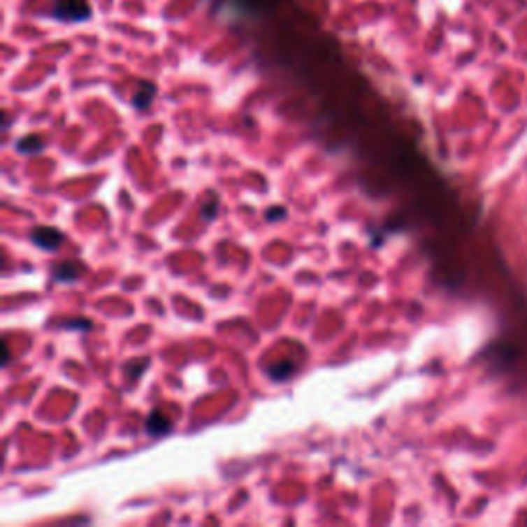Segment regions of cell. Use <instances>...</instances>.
Here are the masks:
<instances>
[{
    "label": "cell",
    "mask_w": 527,
    "mask_h": 527,
    "mask_svg": "<svg viewBox=\"0 0 527 527\" xmlns=\"http://www.w3.org/2000/svg\"><path fill=\"white\" fill-rule=\"evenodd\" d=\"M50 17L62 23H85L93 17L89 0H52Z\"/></svg>",
    "instance_id": "1"
},
{
    "label": "cell",
    "mask_w": 527,
    "mask_h": 527,
    "mask_svg": "<svg viewBox=\"0 0 527 527\" xmlns=\"http://www.w3.org/2000/svg\"><path fill=\"white\" fill-rule=\"evenodd\" d=\"M31 241L45 250V252H54L60 247V243L64 241V235L58 231V229H52V226H38L31 235Z\"/></svg>",
    "instance_id": "2"
},
{
    "label": "cell",
    "mask_w": 527,
    "mask_h": 527,
    "mask_svg": "<svg viewBox=\"0 0 527 527\" xmlns=\"http://www.w3.org/2000/svg\"><path fill=\"white\" fill-rule=\"evenodd\" d=\"M80 274H82V268L75 262L60 264L54 268V280H58V282H73Z\"/></svg>",
    "instance_id": "3"
},
{
    "label": "cell",
    "mask_w": 527,
    "mask_h": 527,
    "mask_svg": "<svg viewBox=\"0 0 527 527\" xmlns=\"http://www.w3.org/2000/svg\"><path fill=\"white\" fill-rule=\"evenodd\" d=\"M154 85L152 82H140V87H138V91L134 93V97H132V103H134V108H138V110H145V108H149L152 101V97H154Z\"/></svg>",
    "instance_id": "4"
},
{
    "label": "cell",
    "mask_w": 527,
    "mask_h": 527,
    "mask_svg": "<svg viewBox=\"0 0 527 527\" xmlns=\"http://www.w3.org/2000/svg\"><path fill=\"white\" fill-rule=\"evenodd\" d=\"M169 426H171L169 420L161 414V412H152L149 416V420H147V431L151 435H165V433H169Z\"/></svg>",
    "instance_id": "5"
},
{
    "label": "cell",
    "mask_w": 527,
    "mask_h": 527,
    "mask_svg": "<svg viewBox=\"0 0 527 527\" xmlns=\"http://www.w3.org/2000/svg\"><path fill=\"white\" fill-rule=\"evenodd\" d=\"M43 140L39 136H25L17 143V149L23 152V154H34V152L43 151Z\"/></svg>",
    "instance_id": "6"
},
{
    "label": "cell",
    "mask_w": 527,
    "mask_h": 527,
    "mask_svg": "<svg viewBox=\"0 0 527 527\" xmlns=\"http://www.w3.org/2000/svg\"><path fill=\"white\" fill-rule=\"evenodd\" d=\"M268 373L272 379H287V377L293 373V365L289 363H282V365H276V367H270Z\"/></svg>",
    "instance_id": "7"
},
{
    "label": "cell",
    "mask_w": 527,
    "mask_h": 527,
    "mask_svg": "<svg viewBox=\"0 0 527 527\" xmlns=\"http://www.w3.org/2000/svg\"><path fill=\"white\" fill-rule=\"evenodd\" d=\"M217 210V202H212L210 206H204L202 208V215H204V219H212V212Z\"/></svg>",
    "instance_id": "8"
}]
</instances>
